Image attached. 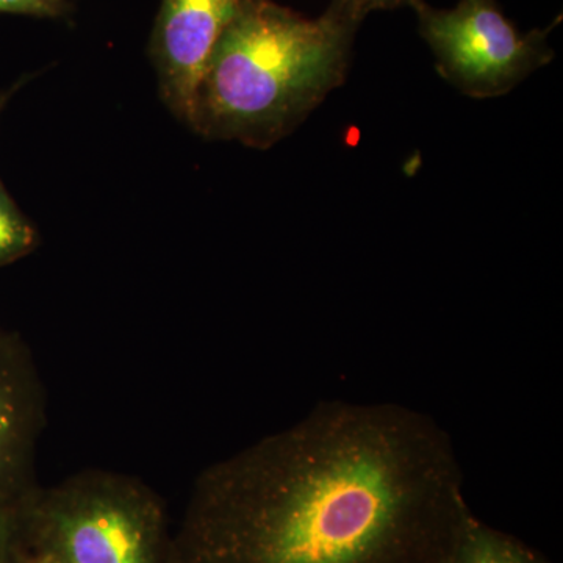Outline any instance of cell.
<instances>
[{"mask_svg": "<svg viewBox=\"0 0 563 563\" xmlns=\"http://www.w3.org/2000/svg\"><path fill=\"white\" fill-rule=\"evenodd\" d=\"M169 537L155 492L102 470L36 487L25 512L27 553L44 563H165Z\"/></svg>", "mask_w": 563, "mask_h": 563, "instance_id": "obj_3", "label": "cell"}, {"mask_svg": "<svg viewBox=\"0 0 563 563\" xmlns=\"http://www.w3.org/2000/svg\"><path fill=\"white\" fill-rule=\"evenodd\" d=\"M470 512L433 418L328 401L203 470L165 563H446Z\"/></svg>", "mask_w": 563, "mask_h": 563, "instance_id": "obj_1", "label": "cell"}, {"mask_svg": "<svg viewBox=\"0 0 563 563\" xmlns=\"http://www.w3.org/2000/svg\"><path fill=\"white\" fill-rule=\"evenodd\" d=\"M69 11V0H0V13L55 20L65 18Z\"/></svg>", "mask_w": 563, "mask_h": 563, "instance_id": "obj_10", "label": "cell"}, {"mask_svg": "<svg viewBox=\"0 0 563 563\" xmlns=\"http://www.w3.org/2000/svg\"><path fill=\"white\" fill-rule=\"evenodd\" d=\"M33 490L21 498L0 499V563H20L27 553L25 512Z\"/></svg>", "mask_w": 563, "mask_h": 563, "instance_id": "obj_9", "label": "cell"}, {"mask_svg": "<svg viewBox=\"0 0 563 563\" xmlns=\"http://www.w3.org/2000/svg\"><path fill=\"white\" fill-rule=\"evenodd\" d=\"M440 76L473 99L507 95L553 60L548 32L521 33L495 0H461L453 10L409 3Z\"/></svg>", "mask_w": 563, "mask_h": 563, "instance_id": "obj_4", "label": "cell"}, {"mask_svg": "<svg viewBox=\"0 0 563 563\" xmlns=\"http://www.w3.org/2000/svg\"><path fill=\"white\" fill-rule=\"evenodd\" d=\"M358 21L333 0L309 20L272 0H244L196 91L192 131L269 150L346 79Z\"/></svg>", "mask_w": 563, "mask_h": 563, "instance_id": "obj_2", "label": "cell"}, {"mask_svg": "<svg viewBox=\"0 0 563 563\" xmlns=\"http://www.w3.org/2000/svg\"><path fill=\"white\" fill-rule=\"evenodd\" d=\"M36 243L38 235L31 221L21 213L0 181V266L31 254Z\"/></svg>", "mask_w": 563, "mask_h": 563, "instance_id": "obj_8", "label": "cell"}, {"mask_svg": "<svg viewBox=\"0 0 563 563\" xmlns=\"http://www.w3.org/2000/svg\"><path fill=\"white\" fill-rule=\"evenodd\" d=\"M20 563H44L43 561H40V559H36L35 555L25 553L22 555Z\"/></svg>", "mask_w": 563, "mask_h": 563, "instance_id": "obj_13", "label": "cell"}, {"mask_svg": "<svg viewBox=\"0 0 563 563\" xmlns=\"http://www.w3.org/2000/svg\"><path fill=\"white\" fill-rule=\"evenodd\" d=\"M343 10L361 22L366 14L376 10H388L401 7L404 3H410L412 0H335Z\"/></svg>", "mask_w": 563, "mask_h": 563, "instance_id": "obj_11", "label": "cell"}, {"mask_svg": "<svg viewBox=\"0 0 563 563\" xmlns=\"http://www.w3.org/2000/svg\"><path fill=\"white\" fill-rule=\"evenodd\" d=\"M244 0H162L151 54L163 101L188 124L196 91L222 32Z\"/></svg>", "mask_w": 563, "mask_h": 563, "instance_id": "obj_5", "label": "cell"}, {"mask_svg": "<svg viewBox=\"0 0 563 563\" xmlns=\"http://www.w3.org/2000/svg\"><path fill=\"white\" fill-rule=\"evenodd\" d=\"M446 563H551L517 537L485 525L473 512L463 521Z\"/></svg>", "mask_w": 563, "mask_h": 563, "instance_id": "obj_7", "label": "cell"}, {"mask_svg": "<svg viewBox=\"0 0 563 563\" xmlns=\"http://www.w3.org/2000/svg\"><path fill=\"white\" fill-rule=\"evenodd\" d=\"M22 84L11 85L7 90L0 91V113H2L3 109H5L7 103L10 102V99L16 95V91L20 90Z\"/></svg>", "mask_w": 563, "mask_h": 563, "instance_id": "obj_12", "label": "cell"}, {"mask_svg": "<svg viewBox=\"0 0 563 563\" xmlns=\"http://www.w3.org/2000/svg\"><path fill=\"white\" fill-rule=\"evenodd\" d=\"M44 422L46 399L31 352L0 331V499L38 487L33 465Z\"/></svg>", "mask_w": 563, "mask_h": 563, "instance_id": "obj_6", "label": "cell"}]
</instances>
